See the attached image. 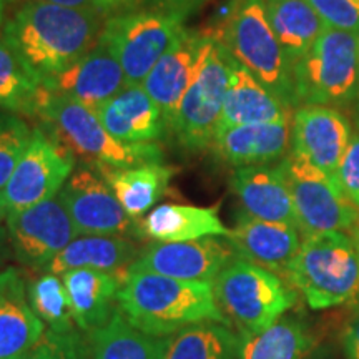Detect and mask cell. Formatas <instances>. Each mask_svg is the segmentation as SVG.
Returning <instances> with one entry per match:
<instances>
[{
    "mask_svg": "<svg viewBox=\"0 0 359 359\" xmlns=\"http://www.w3.org/2000/svg\"><path fill=\"white\" fill-rule=\"evenodd\" d=\"M105 17L88 8L27 0L2 27V37L40 80L55 75L98 43Z\"/></svg>",
    "mask_w": 359,
    "mask_h": 359,
    "instance_id": "obj_1",
    "label": "cell"
},
{
    "mask_svg": "<svg viewBox=\"0 0 359 359\" xmlns=\"http://www.w3.org/2000/svg\"><path fill=\"white\" fill-rule=\"evenodd\" d=\"M116 308L143 333L168 338L201 323L230 326L215 299L212 283L183 281L148 271H128Z\"/></svg>",
    "mask_w": 359,
    "mask_h": 359,
    "instance_id": "obj_2",
    "label": "cell"
},
{
    "mask_svg": "<svg viewBox=\"0 0 359 359\" xmlns=\"http://www.w3.org/2000/svg\"><path fill=\"white\" fill-rule=\"evenodd\" d=\"M42 127L90 168H130L163 163L158 143H127L111 137L97 111L70 100L40 92L37 115Z\"/></svg>",
    "mask_w": 359,
    "mask_h": 359,
    "instance_id": "obj_3",
    "label": "cell"
},
{
    "mask_svg": "<svg viewBox=\"0 0 359 359\" xmlns=\"http://www.w3.org/2000/svg\"><path fill=\"white\" fill-rule=\"evenodd\" d=\"M288 283L311 309H326L359 298V250L351 235L327 231L303 236Z\"/></svg>",
    "mask_w": 359,
    "mask_h": 359,
    "instance_id": "obj_4",
    "label": "cell"
},
{
    "mask_svg": "<svg viewBox=\"0 0 359 359\" xmlns=\"http://www.w3.org/2000/svg\"><path fill=\"white\" fill-rule=\"evenodd\" d=\"M212 285L219 311L230 326L238 327L243 339L271 326L296 302V293L283 278L238 257Z\"/></svg>",
    "mask_w": 359,
    "mask_h": 359,
    "instance_id": "obj_5",
    "label": "cell"
},
{
    "mask_svg": "<svg viewBox=\"0 0 359 359\" xmlns=\"http://www.w3.org/2000/svg\"><path fill=\"white\" fill-rule=\"evenodd\" d=\"M294 105H343L358 98L359 35L325 27L293 65Z\"/></svg>",
    "mask_w": 359,
    "mask_h": 359,
    "instance_id": "obj_6",
    "label": "cell"
},
{
    "mask_svg": "<svg viewBox=\"0 0 359 359\" xmlns=\"http://www.w3.org/2000/svg\"><path fill=\"white\" fill-rule=\"evenodd\" d=\"M235 64L217 32H206L195 77L168 132L182 148L200 151L212 147Z\"/></svg>",
    "mask_w": 359,
    "mask_h": 359,
    "instance_id": "obj_7",
    "label": "cell"
},
{
    "mask_svg": "<svg viewBox=\"0 0 359 359\" xmlns=\"http://www.w3.org/2000/svg\"><path fill=\"white\" fill-rule=\"evenodd\" d=\"M217 35L238 64L290 109L296 107L293 70L269 25L263 0H240Z\"/></svg>",
    "mask_w": 359,
    "mask_h": 359,
    "instance_id": "obj_8",
    "label": "cell"
},
{
    "mask_svg": "<svg viewBox=\"0 0 359 359\" xmlns=\"http://www.w3.org/2000/svg\"><path fill=\"white\" fill-rule=\"evenodd\" d=\"M185 13L163 4H148L105 20L102 40L118 58L128 85H142L178 34Z\"/></svg>",
    "mask_w": 359,
    "mask_h": 359,
    "instance_id": "obj_9",
    "label": "cell"
},
{
    "mask_svg": "<svg viewBox=\"0 0 359 359\" xmlns=\"http://www.w3.org/2000/svg\"><path fill=\"white\" fill-rule=\"evenodd\" d=\"M280 165L291 191L302 236L327 231L351 233L359 219V208L346 198L334 180L293 151Z\"/></svg>",
    "mask_w": 359,
    "mask_h": 359,
    "instance_id": "obj_10",
    "label": "cell"
},
{
    "mask_svg": "<svg viewBox=\"0 0 359 359\" xmlns=\"http://www.w3.org/2000/svg\"><path fill=\"white\" fill-rule=\"evenodd\" d=\"M75 156L43 127H35L29 147L4 187L7 215L52 200L74 173Z\"/></svg>",
    "mask_w": 359,
    "mask_h": 359,
    "instance_id": "obj_11",
    "label": "cell"
},
{
    "mask_svg": "<svg viewBox=\"0 0 359 359\" xmlns=\"http://www.w3.org/2000/svg\"><path fill=\"white\" fill-rule=\"evenodd\" d=\"M6 223L13 257L34 271H48L53 259L79 236L58 195L24 212L7 215Z\"/></svg>",
    "mask_w": 359,
    "mask_h": 359,
    "instance_id": "obj_12",
    "label": "cell"
},
{
    "mask_svg": "<svg viewBox=\"0 0 359 359\" xmlns=\"http://www.w3.org/2000/svg\"><path fill=\"white\" fill-rule=\"evenodd\" d=\"M58 198L65 205L79 236H135L137 219L130 218L105 178L87 165L75 168Z\"/></svg>",
    "mask_w": 359,
    "mask_h": 359,
    "instance_id": "obj_13",
    "label": "cell"
},
{
    "mask_svg": "<svg viewBox=\"0 0 359 359\" xmlns=\"http://www.w3.org/2000/svg\"><path fill=\"white\" fill-rule=\"evenodd\" d=\"M236 258L228 240L217 236L178 243H150L142 248L130 271H148L183 281L213 283L219 271Z\"/></svg>",
    "mask_w": 359,
    "mask_h": 359,
    "instance_id": "obj_14",
    "label": "cell"
},
{
    "mask_svg": "<svg viewBox=\"0 0 359 359\" xmlns=\"http://www.w3.org/2000/svg\"><path fill=\"white\" fill-rule=\"evenodd\" d=\"M127 85L118 58L102 37L95 47L79 60L42 80V90L48 95L70 98L92 110L105 105Z\"/></svg>",
    "mask_w": 359,
    "mask_h": 359,
    "instance_id": "obj_15",
    "label": "cell"
},
{
    "mask_svg": "<svg viewBox=\"0 0 359 359\" xmlns=\"http://www.w3.org/2000/svg\"><path fill=\"white\" fill-rule=\"evenodd\" d=\"M351 127L339 110L303 105L291 118V151L338 183V168L346 151Z\"/></svg>",
    "mask_w": 359,
    "mask_h": 359,
    "instance_id": "obj_16",
    "label": "cell"
},
{
    "mask_svg": "<svg viewBox=\"0 0 359 359\" xmlns=\"http://www.w3.org/2000/svg\"><path fill=\"white\" fill-rule=\"evenodd\" d=\"M226 240L238 258L269 269L288 283L290 266L298 255L303 236L294 224L264 222L241 212Z\"/></svg>",
    "mask_w": 359,
    "mask_h": 359,
    "instance_id": "obj_17",
    "label": "cell"
},
{
    "mask_svg": "<svg viewBox=\"0 0 359 359\" xmlns=\"http://www.w3.org/2000/svg\"><path fill=\"white\" fill-rule=\"evenodd\" d=\"M205 40L206 32H198V30L185 27L142 83L148 95L154 98L163 111L168 132L180 103L195 77Z\"/></svg>",
    "mask_w": 359,
    "mask_h": 359,
    "instance_id": "obj_18",
    "label": "cell"
},
{
    "mask_svg": "<svg viewBox=\"0 0 359 359\" xmlns=\"http://www.w3.org/2000/svg\"><path fill=\"white\" fill-rule=\"evenodd\" d=\"M17 268L0 271V359H27L45 333Z\"/></svg>",
    "mask_w": 359,
    "mask_h": 359,
    "instance_id": "obj_19",
    "label": "cell"
},
{
    "mask_svg": "<svg viewBox=\"0 0 359 359\" xmlns=\"http://www.w3.org/2000/svg\"><path fill=\"white\" fill-rule=\"evenodd\" d=\"M210 148L235 168L269 165L291 151V120L218 130Z\"/></svg>",
    "mask_w": 359,
    "mask_h": 359,
    "instance_id": "obj_20",
    "label": "cell"
},
{
    "mask_svg": "<svg viewBox=\"0 0 359 359\" xmlns=\"http://www.w3.org/2000/svg\"><path fill=\"white\" fill-rule=\"evenodd\" d=\"M230 187L250 217L276 223H296L291 191L281 165H253L233 172Z\"/></svg>",
    "mask_w": 359,
    "mask_h": 359,
    "instance_id": "obj_21",
    "label": "cell"
},
{
    "mask_svg": "<svg viewBox=\"0 0 359 359\" xmlns=\"http://www.w3.org/2000/svg\"><path fill=\"white\" fill-rule=\"evenodd\" d=\"M111 137L127 143H156L168 135L163 111L143 85H127L95 110Z\"/></svg>",
    "mask_w": 359,
    "mask_h": 359,
    "instance_id": "obj_22",
    "label": "cell"
},
{
    "mask_svg": "<svg viewBox=\"0 0 359 359\" xmlns=\"http://www.w3.org/2000/svg\"><path fill=\"white\" fill-rule=\"evenodd\" d=\"M218 205H160L137 219V238L150 243H178L208 236H226L230 230L218 217Z\"/></svg>",
    "mask_w": 359,
    "mask_h": 359,
    "instance_id": "obj_23",
    "label": "cell"
},
{
    "mask_svg": "<svg viewBox=\"0 0 359 359\" xmlns=\"http://www.w3.org/2000/svg\"><path fill=\"white\" fill-rule=\"evenodd\" d=\"M291 118L293 115L290 107L236 62L224 95L218 130L240 125L285 122Z\"/></svg>",
    "mask_w": 359,
    "mask_h": 359,
    "instance_id": "obj_24",
    "label": "cell"
},
{
    "mask_svg": "<svg viewBox=\"0 0 359 359\" xmlns=\"http://www.w3.org/2000/svg\"><path fill=\"white\" fill-rule=\"evenodd\" d=\"M77 327L92 333L110 321L116 311V294L122 280L97 269H70L60 275Z\"/></svg>",
    "mask_w": 359,
    "mask_h": 359,
    "instance_id": "obj_25",
    "label": "cell"
},
{
    "mask_svg": "<svg viewBox=\"0 0 359 359\" xmlns=\"http://www.w3.org/2000/svg\"><path fill=\"white\" fill-rule=\"evenodd\" d=\"M142 255V248L125 236L85 235L75 238L48 268L64 275L70 269H97L125 280L130 266Z\"/></svg>",
    "mask_w": 359,
    "mask_h": 359,
    "instance_id": "obj_26",
    "label": "cell"
},
{
    "mask_svg": "<svg viewBox=\"0 0 359 359\" xmlns=\"http://www.w3.org/2000/svg\"><path fill=\"white\" fill-rule=\"evenodd\" d=\"M97 172L109 183L128 217L140 219L167 193L178 168L163 163H145L130 168H102Z\"/></svg>",
    "mask_w": 359,
    "mask_h": 359,
    "instance_id": "obj_27",
    "label": "cell"
},
{
    "mask_svg": "<svg viewBox=\"0 0 359 359\" xmlns=\"http://www.w3.org/2000/svg\"><path fill=\"white\" fill-rule=\"evenodd\" d=\"M266 17L291 65L309 52L325 24L306 0H263Z\"/></svg>",
    "mask_w": 359,
    "mask_h": 359,
    "instance_id": "obj_28",
    "label": "cell"
},
{
    "mask_svg": "<svg viewBox=\"0 0 359 359\" xmlns=\"http://www.w3.org/2000/svg\"><path fill=\"white\" fill-rule=\"evenodd\" d=\"M168 338L137 330L118 308L107 325L87 333L90 359H165Z\"/></svg>",
    "mask_w": 359,
    "mask_h": 359,
    "instance_id": "obj_29",
    "label": "cell"
},
{
    "mask_svg": "<svg viewBox=\"0 0 359 359\" xmlns=\"http://www.w3.org/2000/svg\"><path fill=\"white\" fill-rule=\"evenodd\" d=\"M243 338L222 323H201L170 336L165 359H240Z\"/></svg>",
    "mask_w": 359,
    "mask_h": 359,
    "instance_id": "obj_30",
    "label": "cell"
},
{
    "mask_svg": "<svg viewBox=\"0 0 359 359\" xmlns=\"http://www.w3.org/2000/svg\"><path fill=\"white\" fill-rule=\"evenodd\" d=\"M42 80L11 43L0 37V109L37 115Z\"/></svg>",
    "mask_w": 359,
    "mask_h": 359,
    "instance_id": "obj_31",
    "label": "cell"
},
{
    "mask_svg": "<svg viewBox=\"0 0 359 359\" xmlns=\"http://www.w3.org/2000/svg\"><path fill=\"white\" fill-rule=\"evenodd\" d=\"M311 348L306 326L296 318L281 316L262 333L243 339L240 359H303Z\"/></svg>",
    "mask_w": 359,
    "mask_h": 359,
    "instance_id": "obj_32",
    "label": "cell"
},
{
    "mask_svg": "<svg viewBox=\"0 0 359 359\" xmlns=\"http://www.w3.org/2000/svg\"><path fill=\"white\" fill-rule=\"evenodd\" d=\"M27 296L34 313L47 330L57 333H69L79 330L72 314L69 294L60 275L45 271L27 285Z\"/></svg>",
    "mask_w": 359,
    "mask_h": 359,
    "instance_id": "obj_33",
    "label": "cell"
},
{
    "mask_svg": "<svg viewBox=\"0 0 359 359\" xmlns=\"http://www.w3.org/2000/svg\"><path fill=\"white\" fill-rule=\"evenodd\" d=\"M32 132L34 128L19 114L0 109V190L7 185L29 147Z\"/></svg>",
    "mask_w": 359,
    "mask_h": 359,
    "instance_id": "obj_34",
    "label": "cell"
},
{
    "mask_svg": "<svg viewBox=\"0 0 359 359\" xmlns=\"http://www.w3.org/2000/svg\"><path fill=\"white\" fill-rule=\"evenodd\" d=\"M27 359H90L88 339L79 330L69 333L45 330Z\"/></svg>",
    "mask_w": 359,
    "mask_h": 359,
    "instance_id": "obj_35",
    "label": "cell"
},
{
    "mask_svg": "<svg viewBox=\"0 0 359 359\" xmlns=\"http://www.w3.org/2000/svg\"><path fill=\"white\" fill-rule=\"evenodd\" d=\"M330 29L359 35V0H306Z\"/></svg>",
    "mask_w": 359,
    "mask_h": 359,
    "instance_id": "obj_36",
    "label": "cell"
},
{
    "mask_svg": "<svg viewBox=\"0 0 359 359\" xmlns=\"http://www.w3.org/2000/svg\"><path fill=\"white\" fill-rule=\"evenodd\" d=\"M338 185L346 198L359 208V133H353L338 168Z\"/></svg>",
    "mask_w": 359,
    "mask_h": 359,
    "instance_id": "obj_37",
    "label": "cell"
},
{
    "mask_svg": "<svg viewBox=\"0 0 359 359\" xmlns=\"http://www.w3.org/2000/svg\"><path fill=\"white\" fill-rule=\"evenodd\" d=\"M148 4H158L156 0H93V7L103 17L116 15V13L133 11V8L148 6Z\"/></svg>",
    "mask_w": 359,
    "mask_h": 359,
    "instance_id": "obj_38",
    "label": "cell"
},
{
    "mask_svg": "<svg viewBox=\"0 0 359 359\" xmlns=\"http://www.w3.org/2000/svg\"><path fill=\"white\" fill-rule=\"evenodd\" d=\"M344 349L349 359H359V309L344 330Z\"/></svg>",
    "mask_w": 359,
    "mask_h": 359,
    "instance_id": "obj_39",
    "label": "cell"
},
{
    "mask_svg": "<svg viewBox=\"0 0 359 359\" xmlns=\"http://www.w3.org/2000/svg\"><path fill=\"white\" fill-rule=\"evenodd\" d=\"M156 2L163 4V6L177 8V11L183 12L185 15H188V13H190L193 8L198 6V4L205 2V0H156Z\"/></svg>",
    "mask_w": 359,
    "mask_h": 359,
    "instance_id": "obj_40",
    "label": "cell"
},
{
    "mask_svg": "<svg viewBox=\"0 0 359 359\" xmlns=\"http://www.w3.org/2000/svg\"><path fill=\"white\" fill-rule=\"evenodd\" d=\"M40 2L57 4V6L72 7V8H88V11H95V7H93V0H40Z\"/></svg>",
    "mask_w": 359,
    "mask_h": 359,
    "instance_id": "obj_41",
    "label": "cell"
},
{
    "mask_svg": "<svg viewBox=\"0 0 359 359\" xmlns=\"http://www.w3.org/2000/svg\"><path fill=\"white\" fill-rule=\"evenodd\" d=\"M13 0H0V27H4V24L7 22V8Z\"/></svg>",
    "mask_w": 359,
    "mask_h": 359,
    "instance_id": "obj_42",
    "label": "cell"
},
{
    "mask_svg": "<svg viewBox=\"0 0 359 359\" xmlns=\"http://www.w3.org/2000/svg\"><path fill=\"white\" fill-rule=\"evenodd\" d=\"M6 219H7V206H6V201H4L2 190H0V223L6 222Z\"/></svg>",
    "mask_w": 359,
    "mask_h": 359,
    "instance_id": "obj_43",
    "label": "cell"
},
{
    "mask_svg": "<svg viewBox=\"0 0 359 359\" xmlns=\"http://www.w3.org/2000/svg\"><path fill=\"white\" fill-rule=\"evenodd\" d=\"M351 236L354 238V241H356L358 250H359V219H358V223L354 224V228L351 230ZM358 302H359V298H358Z\"/></svg>",
    "mask_w": 359,
    "mask_h": 359,
    "instance_id": "obj_44",
    "label": "cell"
},
{
    "mask_svg": "<svg viewBox=\"0 0 359 359\" xmlns=\"http://www.w3.org/2000/svg\"><path fill=\"white\" fill-rule=\"evenodd\" d=\"M8 240V235H7V228L6 230H0V251H2V246H4V241Z\"/></svg>",
    "mask_w": 359,
    "mask_h": 359,
    "instance_id": "obj_45",
    "label": "cell"
},
{
    "mask_svg": "<svg viewBox=\"0 0 359 359\" xmlns=\"http://www.w3.org/2000/svg\"><path fill=\"white\" fill-rule=\"evenodd\" d=\"M358 100H359V92H358Z\"/></svg>",
    "mask_w": 359,
    "mask_h": 359,
    "instance_id": "obj_46",
    "label": "cell"
}]
</instances>
